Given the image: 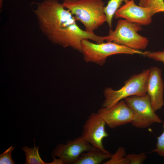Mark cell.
Masks as SVG:
<instances>
[{
	"label": "cell",
	"instance_id": "12",
	"mask_svg": "<svg viewBox=\"0 0 164 164\" xmlns=\"http://www.w3.org/2000/svg\"><path fill=\"white\" fill-rule=\"evenodd\" d=\"M112 155L99 149L91 150L82 153L75 164H100L110 159Z\"/></svg>",
	"mask_w": 164,
	"mask_h": 164
},
{
	"label": "cell",
	"instance_id": "6",
	"mask_svg": "<svg viewBox=\"0 0 164 164\" xmlns=\"http://www.w3.org/2000/svg\"><path fill=\"white\" fill-rule=\"evenodd\" d=\"M124 100L133 112V117L131 123L133 126L145 128L153 124L162 122L155 113L147 94L143 96H132Z\"/></svg>",
	"mask_w": 164,
	"mask_h": 164
},
{
	"label": "cell",
	"instance_id": "9",
	"mask_svg": "<svg viewBox=\"0 0 164 164\" xmlns=\"http://www.w3.org/2000/svg\"><path fill=\"white\" fill-rule=\"evenodd\" d=\"M156 13L153 9L138 5L134 0H130L121 6L114 16L116 19L123 18L131 22L147 26L151 23L152 16Z\"/></svg>",
	"mask_w": 164,
	"mask_h": 164
},
{
	"label": "cell",
	"instance_id": "17",
	"mask_svg": "<svg viewBox=\"0 0 164 164\" xmlns=\"http://www.w3.org/2000/svg\"><path fill=\"white\" fill-rule=\"evenodd\" d=\"M163 131L157 139L156 147L151 152H155L161 156L164 157V122L163 123Z\"/></svg>",
	"mask_w": 164,
	"mask_h": 164
},
{
	"label": "cell",
	"instance_id": "18",
	"mask_svg": "<svg viewBox=\"0 0 164 164\" xmlns=\"http://www.w3.org/2000/svg\"><path fill=\"white\" fill-rule=\"evenodd\" d=\"M125 157L129 161V164H142L147 158L145 153L138 154H132L126 155Z\"/></svg>",
	"mask_w": 164,
	"mask_h": 164
},
{
	"label": "cell",
	"instance_id": "5",
	"mask_svg": "<svg viewBox=\"0 0 164 164\" xmlns=\"http://www.w3.org/2000/svg\"><path fill=\"white\" fill-rule=\"evenodd\" d=\"M142 29L141 26L138 24L120 19L115 30L111 29L109 30L105 41L136 50H144L147 47L149 41L147 38L138 33Z\"/></svg>",
	"mask_w": 164,
	"mask_h": 164
},
{
	"label": "cell",
	"instance_id": "11",
	"mask_svg": "<svg viewBox=\"0 0 164 164\" xmlns=\"http://www.w3.org/2000/svg\"><path fill=\"white\" fill-rule=\"evenodd\" d=\"M149 69L146 85L147 94L155 112L164 105V85L161 70L157 67H151Z\"/></svg>",
	"mask_w": 164,
	"mask_h": 164
},
{
	"label": "cell",
	"instance_id": "8",
	"mask_svg": "<svg viewBox=\"0 0 164 164\" xmlns=\"http://www.w3.org/2000/svg\"><path fill=\"white\" fill-rule=\"evenodd\" d=\"M106 125L97 113H92L83 126L81 136L94 147L109 154L110 153L105 149L102 142L109 135L105 129Z\"/></svg>",
	"mask_w": 164,
	"mask_h": 164
},
{
	"label": "cell",
	"instance_id": "1",
	"mask_svg": "<svg viewBox=\"0 0 164 164\" xmlns=\"http://www.w3.org/2000/svg\"><path fill=\"white\" fill-rule=\"evenodd\" d=\"M36 4L33 12L40 29L53 43L70 47L81 53L83 40H92L97 43L105 40L106 36H99L81 29L70 11L58 0H44Z\"/></svg>",
	"mask_w": 164,
	"mask_h": 164
},
{
	"label": "cell",
	"instance_id": "14",
	"mask_svg": "<svg viewBox=\"0 0 164 164\" xmlns=\"http://www.w3.org/2000/svg\"><path fill=\"white\" fill-rule=\"evenodd\" d=\"M130 0H110L107 5L104 8V11L106 16V22L109 28L112 27V20L114 14L121 7L123 2L125 3Z\"/></svg>",
	"mask_w": 164,
	"mask_h": 164
},
{
	"label": "cell",
	"instance_id": "19",
	"mask_svg": "<svg viewBox=\"0 0 164 164\" xmlns=\"http://www.w3.org/2000/svg\"><path fill=\"white\" fill-rule=\"evenodd\" d=\"M15 148L11 146L0 155V164H14L15 162L12 159L11 154Z\"/></svg>",
	"mask_w": 164,
	"mask_h": 164
},
{
	"label": "cell",
	"instance_id": "2",
	"mask_svg": "<svg viewBox=\"0 0 164 164\" xmlns=\"http://www.w3.org/2000/svg\"><path fill=\"white\" fill-rule=\"evenodd\" d=\"M62 4L70 11L76 21L83 24L85 30L88 32L94 33L106 22L103 0H79Z\"/></svg>",
	"mask_w": 164,
	"mask_h": 164
},
{
	"label": "cell",
	"instance_id": "15",
	"mask_svg": "<svg viewBox=\"0 0 164 164\" xmlns=\"http://www.w3.org/2000/svg\"><path fill=\"white\" fill-rule=\"evenodd\" d=\"M126 151L122 147H119L115 152L112 155L109 160L103 162L104 164H129L125 157Z\"/></svg>",
	"mask_w": 164,
	"mask_h": 164
},
{
	"label": "cell",
	"instance_id": "21",
	"mask_svg": "<svg viewBox=\"0 0 164 164\" xmlns=\"http://www.w3.org/2000/svg\"><path fill=\"white\" fill-rule=\"evenodd\" d=\"M79 0H63V2L66 3V2H73L78 1Z\"/></svg>",
	"mask_w": 164,
	"mask_h": 164
},
{
	"label": "cell",
	"instance_id": "7",
	"mask_svg": "<svg viewBox=\"0 0 164 164\" xmlns=\"http://www.w3.org/2000/svg\"><path fill=\"white\" fill-rule=\"evenodd\" d=\"M96 149H99L93 147L81 135L73 140L67 141L66 144H58L51 155L53 158L59 157L63 164H75L82 153Z\"/></svg>",
	"mask_w": 164,
	"mask_h": 164
},
{
	"label": "cell",
	"instance_id": "4",
	"mask_svg": "<svg viewBox=\"0 0 164 164\" xmlns=\"http://www.w3.org/2000/svg\"><path fill=\"white\" fill-rule=\"evenodd\" d=\"M149 69L143 70L132 75L127 80L124 85L118 90L110 87L104 91V100L102 107L110 108L120 101L133 96H143L147 94L146 85Z\"/></svg>",
	"mask_w": 164,
	"mask_h": 164
},
{
	"label": "cell",
	"instance_id": "10",
	"mask_svg": "<svg viewBox=\"0 0 164 164\" xmlns=\"http://www.w3.org/2000/svg\"><path fill=\"white\" fill-rule=\"evenodd\" d=\"M97 113L110 128L131 123L134 115L132 109L124 100H121L110 108L102 107Z\"/></svg>",
	"mask_w": 164,
	"mask_h": 164
},
{
	"label": "cell",
	"instance_id": "13",
	"mask_svg": "<svg viewBox=\"0 0 164 164\" xmlns=\"http://www.w3.org/2000/svg\"><path fill=\"white\" fill-rule=\"evenodd\" d=\"M34 147L29 148L27 146L21 148L25 154L26 164H52L51 162L47 163L44 162L41 158L39 153V146L36 147L34 139Z\"/></svg>",
	"mask_w": 164,
	"mask_h": 164
},
{
	"label": "cell",
	"instance_id": "16",
	"mask_svg": "<svg viewBox=\"0 0 164 164\" xmlns=\"http://www.w3.org/2000/svg\"><path fill=\"white\" fill-rule=\"evenodd\" d=\"M139 5L151 8L157 13L164 12V0H139Z\"/></svg>",
	"mask_w": 164,
	"mask_h": 164
},
{
	"label": "cell",
	"instance_id": "20",
	"mask_svg": "<svg viewBox=\"0 0 164 164\" xmlns=\"http://www.w3.org/2000/svg\"><path fill=\"white\" fill-rule=\"evenodd\" d=\"M145 56L154 60L164 63V50L149 52Z\"/></svg>",
	"mask_w": 164,
	"mask_h": 164
},
{
	"label": "cell",
	"instance_id": "3",
	"mask_svg": "<svg viewBox=\"0 0 164 164\" xmlns=\"http://www.w3.org/2000/svg\"><path fill=\"white\" fill-rule=\"evenodd\" d=\"M82 52L84 61L101 66L105 63L107 58L119 54H138L145 56L148 51L142 52L113 42L100 43H93L88 39L81 42Z\"/></svg>",
	"mask_w": 164,
	"mask_h": 164
},
{
	"label": "cell",
	"instance_id": "22",
	"mask_svg": "<svg viewBox=\"0 0 164 164\" xmlns=\"http://www.w3.org/2000/svg\"><path fill=\"white\" fill-rule=\"evenodd\" d=\"M3 0H0V8H2Z\"/></svg>",
	"mask_w": 164,
	"mask_h": 164
}]
</instances>
